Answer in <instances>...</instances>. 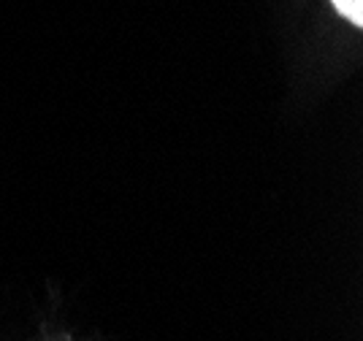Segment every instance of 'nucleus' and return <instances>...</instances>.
<instances>
[{
	"label": "nucleus",
	"mask_w": 363,
	"mask_h": 341,
	"mask_svg": "<svg viewBox=\"0 0 363 341\" xmlns=\"http://www.w3.org/2000/svg\"><path fill=\"white\" fill-rule=\"evenodd\" d=\"M339 16H345L350 25L363 28V0H331Z\"/></svg>",
	"instance_id": "1"
}]
</instances>
